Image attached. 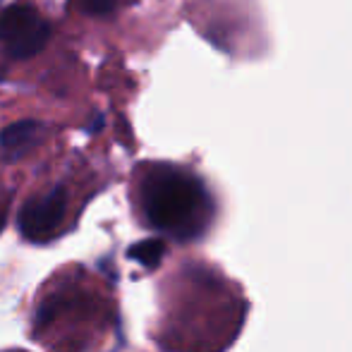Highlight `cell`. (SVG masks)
<instances>
[{"label":"cell","instance_id":"1","mask_svg":"<svg viewBox=\"0 0 352 352\" xmlns=\"http://www.w3.org/2000/svg\"><path fill=\"white\" fill-rule=\"evenodd\" d=\"M142 211L153 230L195 240L209 228L213 201L199 177L180 168L158 166L142 185Z\"/></svg>","mask_w":352,"mask_h":352},{"label":"cell","instance_id":"8","mask_svg":"<svg viewBox=\"0 0 352 352\" xmlns=\"http://www.w3.org/2000/svg\"><path fill=\"white\" fill-rule=\"evenodd\" d=\"M0 77H3V74H0Z\"/></svg>","mask_w":352,"mask_h":352},{"label":"cell","instance_id":"2","mask_svg":"<svg viewBox=\"0 0 352 352\" xmlns=\"http://www.w3.org/2000/svg\"><path fill=\"white\" fill-rule=\"evenodd\" d=\"M51 27L43 22L36 8L27 3H14L0 14V43L10 58H32L46 48Z\"/></svg>","mask_w":352,"mask_h":352},{"label":"cell","instance_id":"3","mask_svg":"<svg viewBox=\"0 0 352 352\" xmlns=\"http://www.w3.org/2000/svg\"><path fill=\"white\" fill-rule=\"evenodd\" d=\"M67 213V192L56 187L48 195L29 199L19 211V232L32 242H46L60 230Z\"/></svg>","mask_w":352,"mask_h":352},{"label":"cell","instance_id":"6","mask_svg":"<svg viewBox=\"0 0 352 352\" xmlns=\"http://www.w3.org/2000/svg\"><path fill=\"white\" fill-rule=\"evenodd\" d=\"M89 14H108L116 10V0H84Z\"/></svg>","mask_w":352,"mask_h":352},{"label":"cell","instance_id":"4","mask_svg":"<svg viewBox=\"0 0 352 352\" xmlns=\"http://www.w3.org/2000/svg\"><path fill=\"white\" fill-rule=\"evenodd\" d=\"M38 137H41V125L36 120H19L8 125L0 132V148H3L5 158H19L27 153L32 146H36Z\"/></svg>","mask_w":352,"mask_h":352},{"label":"cell","instance_id":"5","mask_svg":"<svg viewBox=\"0 0 352 352\" xmlns=\"http://www.w3.org/2000/svg\"><path fill=\"white\" fill-rule=\"evenodd\" d=\"M166 254V245H163V240H156V237H151V240H144L140 245H135L130 250V256L132 259H137L140 264L144 266H156L158 261H161V256Z\"/></svg>","mask_w":352,"mask_h":352},{"label":"cell","instance_id":"7","mask_svg":"<svg viewBox=\"0 0 352 352\" xmlns=\"http://www.w3.org/2000/svg\"><path fill=\"white\" fill-rule=\"evenodd\" d=\"M3 226H5V216L0 213V230H3Z\"/></svg>","mask_w":352,"mask_h":352}]
</instances>
